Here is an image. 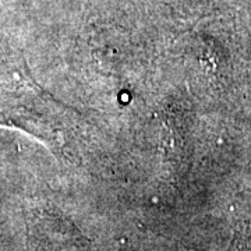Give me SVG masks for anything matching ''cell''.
I'll list each match as a JSON object with an SVG mask.
<instances>
[{
	"label": "cell",
	"instance_id": "cell-1",
	"mask_svg": "<svg viewBox=\"0 0 251 251\" xmlns=\"http://www.w3.org/2000/svg\"><path fill=\"white\" fill-rule=\"evenodd\" d=\"M236 251H251V224L237 236Z\"/></svg>",
	"mask_w": 251,
	"mask_h": 251
}]
</instances>
